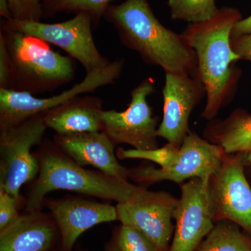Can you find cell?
Here are the masks:
<instances>
[{
	"label": "cell",
	"instance_id": "obj_1",
	"mask_svg": "<svg viewBox=\"0 0 251 251\" xmlns=\"http://www.w3.org/2000/svg\"><path fill=\"white\" fill-rule=\"evenodd\" d=\"M103 17L116 29L123 45L138 52L144 62L166 73L198 76L196 52L182 34L161 24L148 0L111 4Z\"/></svg>",
	"mask_w": 251,
	"mask_h": 251
},
{
	"label": "cell",
	"instance_id": "obj_2",
	"mask_svg": "<svg viewBox=\"0 0 251 251\" xmlns=\"http://www.w3.org/2000/svg\"><path fill=\"white\" fill-rule=\"evenodd\" d=\"M241 19L239 10L224 7L209 21L191 25L182 33L197 57L198 76L206 92L202 114L206 120L218 115L232 93L235 79L232 65L242 57L232 49L231 34Z\"/></svg>",
	"mask_w": 251,
	"mask_h": 251
},
{
	"label": "cell",
	"instance_id": "obj_3",
	"mask_svg": "<svg viewBox=\"0 0 251 251\" xmlns=\"http://www.w3.org/2000/svg\"><path fill=\"white\" fill-rule=\"evenodd\" d=\"M34 152L40 171L29 184L25 211L42 209L46 195L52 191H73L120 203L129 199L140 188L128 181L79 166L62 152L53 140L44 139Z\"/></svg>",
	"mask_w": 251,
	"mask_h": 251
},
{
	"label": "cell",
	"instance_id": "obj_4",
	"mask_svg": "<svg viewBox=\"0 0 251 251\" xmlns=\"http://www.w3.org/2000/svg\"><path fill=\"white\" fill-rule=\"evenodd\" d=\"M11 60L9 90L34 95L53 92L72 82L75 69L72 57L51 49L39 38L1 28Z\"/></svg>",
	"mask_w": 251,
	"mask_h": 251
},
{
	"label": "cell",
	"instance_id": "obj_5",
	"mask_svg": "<svg viewBox=\"0 0 251 251\" xmlns=\"http://www.w3.org/2000/svg\"><path fill=\"white\" fill-rule=\"evenodd\" d=\"M46 129L44 115H40L0 130V188L25 203L21 188L32 183L40 171L31 149L44 140Z\"/></svg>",
	"mask_w": 251,
	"mask_h": 251
},
{
	"label": "cell",
	"instance_id": "obj_6",
	"mask_svg": "<svg viewBox=\"0 0 251 251\" xmlns=\"http://www.w3.org/2000/svg\"><path fill=\"white\" fill-rule=\"evenodd\" d=\"M226 153L217 145L189 131L178 151L164 168L141 164L128 168L129 179L138 186L150 187L163 181L181 184L186 180L200 178L205 182L218 173Z\"/></svg>",
	"mask_w": 251,
	"mask_h": 251
},
{
	"label": "cell",
	"instance_id": "obj_7",
	"mask_svg": "<svg viewBox=\"0 0 251 251\" xmlns=\"http://www.w3.org/2000/svg\"><path fill=\"white\" fill-rule=\"evenodd\" d=\"M92 17L80 12L69 21L58 23L41 21H3L1 28L11 29L39 38L62 49L72 58L82 64L88 74L107 67L110 62L99 52L92 35Z\"/></svg>",
	"mask_w": 251,
	"mask_h": 251
},
{
	"label": "cell",
	"instance_id": "obj_8",
	"mask_svg": "<svg viewBox=\"0 0 251 251\" xmlns=\"http://www.w3.org/2000/svg\"><path fill=\"white\" fill-rule=\"evenodd\" d=\"M124 63L123 59H117L103 69L88 73L72 88L49 98H36L27 92L0 89V130L45 115L80 94L91 93L103 86L115 83L121 75Z\"/></svg>",
	"mask_w": 251,
	"mask_h": 251
},
{
	"label": "cell",
	"instance_id": "obj_9",
	"mask_svg": "<svg viewBox=\"0 0 251 251\" xmlns=\"http://www.w3.org/2000/svg\"><path fill=\"white\" fill-rule=\"evenodd\" d=\"M154 91V80L148 77L130 92V101L125 111L103 110L102 131L115 146L126 144L144 151L159 148L158 118L153 116L148 101V97Z\"/></svg>",
	"mask_w": 251,
	"mask_h": 251
},
{
	"label": "cell",
	"instance_id": "obj_10",
	"mask_svg": "<svg viewBox=\"0 0 251 251\" xmlns=\"http://www.w3.org/2000/svg\"><path fill=\"white\" fill-rule=\"evenodd\" d=\"M179 198L166 191L140 186L126 201L117 203V221L138 229L160 251H169L175 232L173 220Z\"/></svg>",
	"mask_w": 251,
	"mask_h": 251
},
{
	"label": "cell",
	"instance_id": "obj_11",
	"mask_svg": "<svg viewBox=\"0 0 251 251\" xmlns=\"http://www.w3.org/2000/svg\"><path fill=\"white\" fill-rule=\"evenodd\" d=\"M244 153L226 154L209 183L214 222L229 221L251 234V186L244 171Z\"/></svg>",
	"mask_w": 251,
	"mask_h": 251
},
{
	"label": "cell",
	"instance_id": "obj_12",
	"mask_svg": "<svg viewBox=\"0 0 251 251\" xmlns=\"http://www.w3.org/2000/svg\"><path fill=\"white\" fill-rule=\"evenodd\" d=\"M209 183L193 178L180 184L181 195L173 219L175 232L169 251H195L214 227Z\"/></svg>",
	"mask_w": 251,
	"mask_h": 251
},
{
	"label": "cell",
	"instance_id": "obj_13",
	"mask_svg": "<svg viewBox=\"0 0 251 251\" xmlns=\"http://www.w3.org/2000/svg\"><path fill=\"white\" fill-rule=\"evenodd\" d=\"M206 95L199 77L166 73L163 89V120L157 130L158 138L179 148L189 133L191 112Z\"/></svg>",
	"mask_w": 251,
	"mask_h": 251
},
{
	"label": "cell",
	"instance_id": "obj_14",
	"mask_svg": "<svg viewBox=\"0 0 251 251\" xmlns=\"http://www.w3.org/2000/svg\"><path fill=\"white\" fill-rule=\"evenodd\" d=\"M43 207L53 216L60 241L56 251H74L77 239L97 225L117 221L116 206L75 196L46 198Z\"/></svg>",
	"mask_w": 251,
	"mask_h": 251
},
{
	"label": "cell",
	"instance_id": "obj_15",
	"mask_svg": "<svg viewBox=\"0 0 251 251\" xmlns=\"http://www.w3.org/2000/svg\"><path fill=\"white\" fill-rule=\"evenodd\" d=\"M57 148L82 167L93 166L117 179L128 181V168L120 164L115 145L103 131L85 132L53 136Z\"/></svg>",
	"mask_w": 251,
	"mask_h": 251
},
{
	"label": "cell",
	"instance_id": "obj_16",
	"mask_svg": "<svg viewBox=\"0 0 251 251\" xmlns=\"http://www.w3.org/2000/svg\"><path fill=\"white\" fill-rule=\"evenodd\" d=\"M60 237L50 213L24 211L0 232V251H56Z\"/></svg>",
	"mask_w": 251,
	"mask_h": 251
},
{
	"label": "cell",
	"instance_id": "obj_17",
	"mask_svg": "<svg viewBox=\"0 0 251 251\" xmlns=\"http://www.w3.org/2000/svg\"><path fill=\"white\" fill-rule=\"evenodd\" d=\"M103 104L99 97L77 96L46 112L44 122L55 134L102 131Z\"/></svg>",
	"mask_w": 251,
	"mask_h": 251
},
{
	"label": "cell",
	"instance_id": "obj_18",
	"mask_svg": "<svg viewBox=\"0 0 251 251\" xmlns=\"http://www.w3.org/2000/svg\"><path fill=\"white\" fill-rule=\"evenodd\" d=\"M204 138L226 154L246 152L251 148V115L236 110L224 120H213L204 130Z\"/></svg>",
	"mask_w": 251,
	"mask_h": 251
},
{
	"label": "cell",
	"instance_id": "obj_19",
	"mask_svg": "<svg viewBox=\"0 0 251 251\" xmlns=\"http://www.w3.org/2000/svg\"><path fill=\"white\" fill-rule=\"evenodd\" d=\"M229 221L215 223L195 251H251V234Z\"/></svg>",
	"mask_w": 251,
	"mask_h": 251
},
{
	"label": "cell",
	"instance_id": "obj_20",
	"mask_svg": "<svg viewBox=\"0 0 251 251\" xmlns=\"http://www.w3.org/2000/svg\"><path fill=\"white\" fill-rule=\"evenodd\" d=\"M113 1L115 0H44L43 14L44 18H47L59 13H87L92 17L94 27H97Z\"/></svg>",
	"mask_w": 251,
	"mask_h": 251
},
{
	"label": "cell",
	"instance_id": "obj_21",
	"mask_svg": "<svg viewBox=\"0 0 251 251\" xmlns=\"http://www.w3.org/2000/svg\"><path fill=\"white\" fill-rule=\"evenodd\" d=\"M171 18L192 24L209 21L216 16L219 9L216 0H168Z\"/></svg>",
	"mask_w": 251,
	"mask_h": 251
},
{
	"label": "cell",
	"instance_id": "obj_22",
	"mask_svg": "<svg viewBox=\"0 0 251 251\" xmlns=\"http://www.w3.org/2000/svg\"><path fill=\"white\" fill-rule=\"evenodd\" d=\"M103 251H160L154 243L138 229L120 224L114 227Z\"/></svg>",
	"mask_w": 251,
	"mask_h": 251
},
{
	"label": "cell",
	"instance_id": "obj_23",
	"mask_svg": "<svg viewBox=\"0 0 251 251\" xmlns=\"http://www.w3.org/2000/svg\"><path fill=\"white\" fill-rule=\"evenodd\" d=\"M44 0H7L13 19L21 21H41L44 18Z\"/></svg>",
	"mask_w": 251,
	"mask_h": 251
},
{
	"label": "cell",
	"instance_id": "obj_24",
	"mask_svg": "<svg viewBox=\"0 0 251 251\" xmlns=\"http://www.w3.org/2000/svg\"><path fill=\"white\" fill-rule=\"evenodd\" d=\"M25 203L0 188V232L6 228L21 216L19 209Z\"/></svg>",
	"mask_w": 251,
	"mask_h": 251
},
{
	"label": "cell",
	"instance_id": "obj_25",
	"mask_svg": "<svg viewBox=\"0 0 251 251\" xmlns=\"http://www.w3.org/2000/svg\"><path fill=\"white\" fill-rule=\"evenodd\" d=\"M11 80V60L4 36L0 34V89L9 90Z\"/></svg>",
	"mask_w": 251,
	"mask_h": 251
},
{
	"label": "cell",
	"instance_id": "obj_26",
	"mask_svg": "<svg viewBox=\"0 0 251 251\" xmlns=\"http://www.w3.org/2000/svg\"><path fill=\"white\" fill-rule=\"evenodd\" d=\"M232 49L242 59L251 61V34L240 36V37L231 38Z\"/></svg>",
	"mask_w": 251,
	"mask_h": 251
},
{
	"label": "cell",
	"instance_id": "obj_27",
	"mask_svg": "<svg viewBox=\"0 0 251 251\" xmlns=\"http://www.w3.org/2000/svg\"><path fill=\"white\" fill-rule=\"evenodd\" d=\"M251 34V16L245 18L241 19L234 24L232 28L231 38L240 37V36L247 35Z\"/></svg>",
	"mask_w": 251,
	"mask_h": 251
},
{
	"label": "cell",
	"instance_id": "obj_28",
	"mask_svg": "<svg viewBox=\"0 0 251 251\" xmlns=\"http://www.w3.org/2000/svg\"><path fill=\"white\" fill-rule=\"evenodd\" d=\"M0 15L5 21L13 19L7 0H0Z\"/></svg>",
	"mask_w": 251,
	"mask_h": 251
},
{
	"label": "cell",
	"instance_id": "obj_29",
	"mask_svg": "<svg viewBox=\"0 0 251 251\" xmlns=\"http://www.w3.org/2000/svg\"><path fill=\"white\" fill-rule=\"evenodd\" d=\"M247 153V156L244 155V162L247 163L248 165L251 168V148L248 151H246Z\"/></svg>",
	"mask_w": 251,
	"mask_h": 251
},
{
	"label": "cell",
	"instance_id": "obj_30",
	"mask_svg": "<svg viewBox=\"0 0 251 251\" xmlns=\"http://www.w3.org/2000/svg\"><path fill=\"white\" fill-rule=\"evenodd\" d=\"M90 251L88 250H86V249H82L81 248L80 246H77L76 248H75V251Z\"/></svg>",
	"mask_w": 251,
	"mask_h": 251
}]
</instances>
